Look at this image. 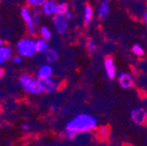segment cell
<instances>
[{"label":"cell","instance_id":"31","mask_svg":"<svg viewBox=\"0 0 147 146\" xmlns=\"http://www.w3.org/2000/svg\"><path fill=\"white\" fill-rule=\"evenodd\" d=\"M30 129V126H29V124H24L23 125V130H25V131H27V130H29Z\"/></svg>","mask_w":147,"mask_h":146},{"label":"cell","instance_id":"2","mask_svg":"<svg viewBox=\"0 0 147 146\" xmlns=\"http://www.w3.org/2000/svg\"><path fill=\"white\" fill-rule=\"evenodd\" d=\"M20 83L25 92L30 95L40 96L42 94L41 90L39 87L38 79L29 75H23L20 78Z\"/></svg>","mask_w":147,"mask_h":146},{"label":"cell","instance_id":"24","mask_svg":"<svg viewBox=\"0 0 147 146\" xmlns=\"http://www.w3.org/2000/svg\"><path fill=\"white\" fill-rule=\"evenodd\" d=\"M109 127L107 126H102L101 128H99L98 129V135L101 137H105L108 134H109Z\"/></svg>","mask_w":147,"mask_h":146},{"label":"cell","instance_id":"33","mask_svg":"<svg viewBox=\"0 0 147 146\" xmlns=\"http://www.w3.org/2000/svg\"><path fill=\"white\" fill-rule=\"evenodd\" d=\"M4 46V40L0 39V46Z\"/></svg>","mask_w":147,"mask_h":146},{"label":"cell","instance_id":"16","mask_svg":"<svg viewBox=\"0 0 147 146\" xmlns=\"http://www.w3.org/2000/svg\"><path fill=\"white\" fill-rule=\"evenodd\" d=\"M12 55V50L10 46H0V57H2L5 61L9 60Z\"/></svg>","mask_w":147,"mask_h":146},{"label":"cell","instance_id":"21","mask_svg":"<svg viewBox=\"0 0 147 146\" xmlns=\"http://www.w3.org/2000/svg\"><path fill=\"white\" fill-rule=\"evenodd\" d=\"M61 134H62L63 137H65V138H67L68 140H71V141L72 140H75L76 138V137H77V134L76 133L73 132V131H67L66 129L64 131H62Z\"/></svg>","mask_w":147,"mask_h":146},{"label":"cell","instance_id":"34","mask_svg":"<svg viewBox=\"0 0 147 146\" xmlns=\"http://www.w3.org/2000/svg\"><path fill=\"white\" fill-rule=\"evenodd\" d=\"M0 1H2V0H0Z\"/></svg>","mask_w":147,"mask_h":146},{"label":"cell","instance_id":"11","mask_svg":"<svg viewBox=\"0 0 147 146\" xmlns=\"http://www.w3.org/2000/svg\"><path fill=\"white\" fill-rule=\"evenodd\" d=\"M110 10V5L108 0H102L97 7V15L100 19L104 20L108 17Z\"/></svg>","mask_w":147,"mask_h":146},{"label":"cell","instance_id":"5","mask_svg":"<svg viewBox=\"0 0 147 146\" xmlns=\"http://www.w3.org/2000/svg\"><path fill=\"white\" fill-rule=\"evenodd\" d=\"M131 119L138 125H144L147 122V110L143 107H137L130 113Z\"/></svg>","mask_w":147,"mask_h":146},{"label":"cell","instance_id":"10","mask_svg":"<svg viewBox=\"0 0 147 146\" xmlns=\"http://www.w3.org/2000/svg\"><path fill=\"white\" fill-rule=\"evenodd\" d=\"M53 74V67L50 64L41 65L37 71V79H47L52 77Z\"/></svg>","mask_w":147,"mask_h":146},{"label":"cell","instance_id":"32","mask_svg":"<svg viewBox=\"0 0 147 146\" xmlns=\"http://www.w3.org/2000/svg\"><path fill=\"white\" fill-rule=\"evenodd\" d=\"M4 63H5V60L2 57H0V65H3Z\"/></svg>","mask_w":147,"mask_h":146},{"label":"cell","instance_id":"9","mask_svg":"<svg viewBox=\"0 0 147 146\" xmlns=\"http://www.w3.org/2000/svg\"><path fill=\"white\" fill-rule=\"evenodd\" d=\"M20 14H21V17L22 19L24 20L26 26H27V29H28V32L31 35H33L35 33V24L33 22V20H32V15L31 13V11L24 7L21 9L20 11Z\"/></svg>","mask_w":147,"mask_h":146},{"label":"cell","instance_id":"12","mask_svg":"<svg viewBox=\"0 0 147 146\" xmlns=\"http://www.w3.org/2000/svg\"><path fill=\"white\" fill-rule=\"evenodd\" d=\"M94 17V10L92 8L91 5H86L84 6L83 9V20H84V24L88 26L92 23V20H93Z\"/></svg>","mask_w":147,"mask_h":146},{"label":"cell","instance_id":"4","mask_svg":"<svg viewBox=\"0 0 147 146\" xmlns=\"http://www.w3.org/2000/svg\"><path fill=\"white\" fill-rule=\"evenodd\" d=\"M38 84L41 92L46 94H52L59 88V82L53 77L38 79Z\"/></svg>","mask_w":147,"mask_h":146},{"label":"cell","instance_id":"18","mask_svg":"<svg viewBox=\"0 0 147 146\" xmlns=\"http://www.w3.org/2000/svg\"><path fill=\"white\" fill-rule=\"evenodd\" d=\"M131 52L137 57H142L144 54V50L143 46L139 44H134L131 47Z\"/></svg>","mask_w":147,"mask_h":146},{"label":"cell","instance_id":"28","mask_svg":"<svg viewBox=\"0 0 147 146\" xmlns=\"http://www.w3.org/2000/svg\"><path fill=\"white\" fill-rule=\"evenodd\" d=\"M50 109H51V111H56L58 109V105L57 104H52L50 106Z\"/></svg>","mask_w":147,"mask_h":146},{"label":"cell","instance_id":"29","mask_svg":"<svg viewBox=\"0 0 147 146\" xmlns=\"http://www.w3.org/2000/svg\"><path fill=\"white\" fill-rule=\"evenodd\" d=\"M61 113L62 115H64V116H66V115L69 114L68 108H61Z\"/></svg>","mask_w":147,"mask_h":146},{"label":"cell","instance_id":"30","mask_svg":"<svg viewBox=\"0 0 147 146\" xmlns=\"http://www.w3.org/2000/svg\"><path fill=\"white\" fill-rule=\"evenodd\" d=\"M4 75H5V71H4V69L0 68V79H1V78L4 76Z\"/></svg>","mask_w":147,"mask_h":146},{"label":"cell","instance_id":"14","mask_svg":"<svg viewBox=\"0 0 147 146\" xmlns=\"http://www.w3.org/2000/svg\"><path fill=\"white\" fill-rule=\"evenodd\" d=\"M59 59V52L56 49L49 48L45 53V60L49 64L56 62Z\"/></svg>","mask_w":147,"mask_h":146},{"label":"cell","instance_id":"27","mask_svg":"<svg viewBox=\"0 0 147 146\" xmlns=\"http://www.w3.org/2000/svg\"><path fill=\"white\" fill-rule=\"evenodd\" d=\"M64 16H65V17H66V19H67V20H70L72 19V17H73V13H72L71 11H67Z\"/></svg>","mask_w":147,"mask_h":146},{"label":"cell","instance_id":"19","mask_svg":"<svg viewBox=\"0 0 147 146\" xmlns=\"http://www.w3.org/2000/svg\"><path fill=\"white\" fill-rule=\"evenodd\" d=\"M86 47L88 49V51L90 53H95L97 51V45L96 43L91 39H88L86 42Z\"/></svg>","mask_w":147,"mask_h":146},{"label":"cell","instance_id":"20","mask_svg":"<svg viewBox=\"0 0 147 146\" xmlns=\"http://www.w3.org/2000/svg\"><path fill=\"white\" fill-rule=\"evenodd\" d=\"M40 35L43 40H49L52 38V32L49 28L47 26H42L40 28Z\"/></svg>","mask_w":147,"mask_h":146},{"label":"cell","instance_id":"7","mask_svg":"<svg viewBox=\"0 0 147 146\" xmlns=\"http://www.w3.org/2000/svg\"><path fill=\"white\" fill-rule=\"evenodd\" d=\"M117 81L120 87L123 89H131L135 86V79L130 73H121L117 76Z\"/></svg>","mask_w":147,"mask_h":146},{"label":"cell","instance_id":"22","mask_svg":"<svg viewBox=\"0 0 147 146\" xmlns=\"http://www.w3.org/2000/svg\"><path fill=\"white\" fill-rule=\"evenodd\" d=\"M47 1V0H27V3L31 6H35L36 8L42 7V5Z\"/></svg>","mask_w":147,"mask_h":146},{"label":"cell","instance_id":"23","mask_svg":"<svg viewBox=\"0 0 147 146\" xmlns=\"http://www.w3.org/2000/svg\"><path fill=\"white\" fill-rule=\"evenodd\" d=\"M40 10L39 8H35L33 10V14H32V20H33V22L36 25H38L39 22H40Z\"/></svg>","mask_w":147,"mask_h":146},{"label":"cell","instance_id":"8","mask_svg":"<svg viewBox=\"0 0 147 146\" xmlns=\"http://www.w3.org/2000/svg\"><path fill=\"white\" fill-rule=\"evenodd\" d=\"M68 20L63 15H54L53 17V25L56 31L63 35L67 32L68 29Z\"/></svg>","mask_w":147,"mask_h":146},{"label":"cell","instance_id":"3","mask_svg":"<svg viewBox=\"0 0 147 146\" xmlns=\"http://www.w3.org/2000/svg\"><path fill=\"white\" fill-rule=\"evenodd\" d=\"M17 49L20 55L23 57H32L33 56L36 51V40L32 39H22L17 44Z\"/></svg>","mask_w":147,"mask_h":146},{"label":"cell","instance_id":"25","mask_svg":"<svg viewBox=\"0 0 147 146\" xmlns=\"http://www.w3.org/2000/svg\"><path fill=\"white\" fill-rule=\"evenodd\" d=\"M12 61H13V63H15V64H20V63L22 62V58H21L20 56H15V57L12 59Z\"/></svg>","mask_w":147,"mask_h":146},{"label":"cell","instance_id":"26","mask_svg":"<svg viewBox=\"0 0 147 146\" xmlns=\"http://www.w3.org/2000/svg\"><path fill=\"white\" fill-rule=\"evenodd\" d=\"M143 21H144V25L147 26V7L145 8V10L143 13Z\"/></svg>","mask_w":147,"mask_h":146},{"label":"cell","instance_id":"1","mask_svg":"<svg viewBox=\"0 0 147 146\" xmlns=\"http://www.w3.org/2000/svg\"><path fill=\"white\" fill-rule=\"evenodd\" d=\"M98 122L94 116L88 113H81L69 120L66 124L65 129L78 135L93 131L96 130Z\"/></svg>","mask_w":147,"mask_h":146},{"label":"cell","instance_id":"6","mask_svg":"<svg viewBox=\"0 0 147 146\" xmlns=\"http://www.w3.org/2000/svg\"><path fill=\"white\" fill-rule=\"evenodd\" d=\"M103 67L106 76L109 80H115L117 77V67L114 59L111 56H107L103 60Z\"/></svg>","mask_w":147,"mask_h":146},{"label":"cell","instance_id":"17","mask_svg":"<svg viewBox=\"0 0 147 146\" xmlns=\"http://www.w3.org/2000/svg\"><path fill=\"white\" fill-rule=\"evenodd\" d=\"M68 11V6L66 3H59L56 5L55 15H65Z\"/></svg>","mask_w":147,"mask_h":146},{"label":"cell","instance_id":"15","mask_svg":"<svg viewBox=\"0 0 147 146\" xmlns=\"http://www.w3.org/2000/svg\"><path fill=\"white\" fill-rule=\"evenodd\" d=\"M49 49V44L47 40L41 39H38L36 40V51L39 53H46V52Z\"/></svg>","mask_w":147,"mask_h":146},{"label":"cell","instance_id":"13","mask_svg":"<svg viewBox=\"0 0 147 146\" xmlns=\"http://www.w3.org/2000/svg\"><path fill=\"white\" fill-rule=\"evenodd\" d=\"M56 3L53 0H47V1L42 5V12L45 15L51 16V15H55V10H56Z\"/></svg>","mask_w":147,"mask_h":146}]
</instances>
